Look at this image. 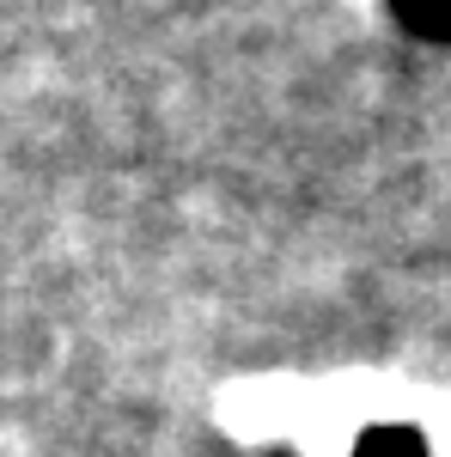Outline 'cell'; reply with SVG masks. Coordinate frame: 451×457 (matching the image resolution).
Here are the masks:
<instances>
[{
  "label": "cell",
  "mask_w": 451,
  "mask_h": 457,
  "mask_svg": "<svg viewBox=\"0 0 451 457\" xmlns=\"http://www.w3.org/2000/svg\"><path fill=\"white\" fill-rule=\"evenodd\" d=\"M305 403H312V390H293V385H238V390H226V396H220V421L232 427L238 439L299 433Z\"/></svg>",
  "instance_id": "cell-1"
}]
</instances>
